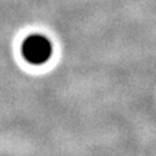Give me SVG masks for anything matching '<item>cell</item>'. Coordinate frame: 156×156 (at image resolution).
<instances>
[{"label": "cell", "instance_id": "cell-1", "mask_svg": "<svg viewBox=\"0 0 156 156\" xmlns=\"http://www.w3.org/2000/svg\"><path fill=\"white\" fill-rule=\"evenodd\" d=\"M21 52L26 62L33 65H41L49 60L53 47L46 36L34 33L26 37L21 46Z\"/></svg>", "mask_w": 156, "mask_h": 156}]
</instances>
